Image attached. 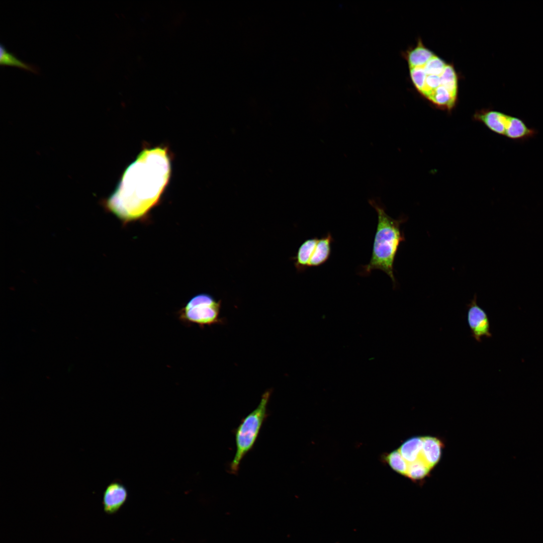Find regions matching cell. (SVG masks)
<instances>
[{"mask_svg":"<svg viewBox=\"0 0 543 543\" xmlns=\"http://www.w3.org/2000/svg\"><path fill=\"white\" fill-rule=\"evenodd\" d=\"M170 160L165 147L143 150L126 169L108 199V209L125 222L143 217L158 202L168 184Z\"/></svg>","mask_w":543,"mask_h":543,"instance_id":"1","label":"cell"},{"mask_svg":"<svg viewBox=\"0 0 543 543\" xmlns=\"http://www.w3.org/2000/svg\"><path fill=\"white\" fill-rule=\"evenodd\" d=\"M368 202L377 213L378 223L370 262L362 266L360 274L367 275L373 270H381L390 277L395 286L393 265L399 245L405 240L400 229L405 220L389 216L378 199H370Z\"/></svg>","mask_w":543,"mask_h":543,"instance_id":"2","label":"cell"},{"mask_svg":"<svg viewBox=\"0 0 543 543\" xmlns=\"http://www.w3.org/2000/svg\"><path fill=\"white\" fill-rule=\"evenodd\" d=\"M271 392L267 390L262 394L258 406L242 419L234 430L236 451L229 465L231 474H237L242 459L256 441L262 424L268 415L267 406Z\"/></svg>","mask_w":543,"mask_h":543,"instance_id":"3","label":"cell"},{"mask_svg":"<svg viewBox=\"0 0 543 543\" xmlns=\"http://www.w3.org/2000/svg\"><path fill=\"white\" fill-rule=\"evenodd\" d=\"M475 118L492 132L514 141H525L538 134L523 119L496 110H482L475 114Z\"/></svg>","mask_w":543,"mask_h":543,"instance_id":"4","label":"cell"},{"mask_svg":"<svg viewBox=\"0 0 543 543\" xmlns=\"http://www.w3.org/2000/svg\"><path fill=\"white\" fill-rule=\"evenodd\" d=\"M221 300L217 301L208 294H199L178 311L177 317L186 326L195 324L204 328L221 322Z\"/></svg>","mask_w":543,"mask_h":543,"instance_id":"5","label":"cell"},{"mask_svg":"<svg viewBox=\"0 0 543 543\" xmlns=\"http://www.w3.org/2000/svg\"><path fill=\"white\" fill-rule=\"evenodd\" d=\"M467 322L472 336L478 342L483 337L491 336L490 322L486 312L477 303L476 295L468 305Z\"/></svg>","mask_w":543,"mask_h":543,"instance_id":"6","label":"cell"},{"mask_svg":"<svg viewBox=\"0 0 543 543\" xmlns=\"http://www.w3.org/2000/svg\"><path fill=\"white\" fill-rule=\"evenodd\" d=\"M128 497V491L120 482L115 481L109 484L103 494L102 504L104 512L108 514L116 513L124 504Z\"/></svg>","mask_w":543,"mask_h":543,"instance_id":"7","label":"cell"},{"mask_svg":"<svg viewBox=\"0 0 543 543\" xmlns=\"http://www.w3.org/2000/svg\"><path fill=\"white\" fill-rule=\"evenodd\" d=\"M422 457L432 470L439 462L444 446L441 438L433 436H422Z\"/></svg>","mask_w":543,"mask_h":543,"instance_id":"8","label":"cell"},{"mask_svg":"<svg viewBox=\"0 0 543 543\" xmlns=\"http://www.w3.org/2000/svg\"><path fill=\"white\" fill-rule=\"evenodd\" d=\"M333 241V239L330 232L318 239L308 263V267L319 266L326 262L331 254V243Z\"/></svg>","mask_w":543,"mask_h":543,"instance_id":"9","label":"cell"},{"mask_svg":"<svg viewBox=\"0 0 543 543\" xmlns=\"http://www.w3.org/2000/svg\"><path fill=\"white\" fill-rule=\"evenodd\" d=\"M318 239L315 237L305 240L299 246L296 255L292 258L298 272H303L308 267V263Z\"/></svg>","mask_w":543,"mask_h":543,"instance_id":"10","label":"cell"},{"mask_svg":"<svg viewBox=\"0 0 543 543\" xmlns=\"http://www.w3.org/2000/svg\"><path fill=\"white\" fill-rule=\"evenodd\" d=\"M422 436H413L404 441L398 448L402 457L408 463L423 459Z\"/></svg>","mask_w":543,"mask_h":543,"instance_id":"11","label":"cell"},{"mask_svg":"<svg viewBox=\"0 0 543 543\" xmlns=\"http://www.w3.org/2000/svg\"><path fill=\"white\" fill-rule=\"evenodd\" d=\"M434 54L419 41L417 46L407 52L405 55L409 68L424 66Z\"/></svg>","mask_w":543,"mask_h":543,"instance_id":"12","label":"cell"},{"mask_svg":"<svg viewBox=\"0 0 543 543\" xmlns=\"http://www.w3.org/2000/svg\"><path fill=\"white\" fill-rule=\"evenodd\" d=\"M431 470L424 460L421 458L408 463L406 477L415 483L422 485L425 479L430 474Z\"/></svg>","mask_w":543,"mask_h":543,"instance_id":"13","label":"cell"},{"mask_svg":"<svg viewBox=\"0 0 543 543\" xmlns=\"http://www.w3.org/2000/svg\"><path fill=\"white\" fill-rule=\"evenodd\" d=\"M427 99L440 108L450 110L455 105L457 97L454 96L444 87L439 86L431 93Z\"/></svg>","mask_w":543,"mask_h":543,"instance_id":"14","label":"cell"},{"mask_svg":"<svg viewBox=\"0 0 543 543\" xmlns=\"http://www.w3.org/2000/svg\"><path fill=\"white\" fill-rule=\"evenodd\" d=\"M382 460L383 462L387 464L393 471L406 477L408 463L402 457L398 449L383 455Z\"/></svg>","mask_w":543,"mask_h":543,"instance_id":"15","label":"cell"},{"mask_svg":"<svg viewBox=\"0 0 543 543\" xmlns=\"http://www.w3.org/2000/svg\"><path fill=\"white\" fill-rule=\"evenodd\" d=\"M441 86L457 97L458 77L452 65L446 64L440 76Z\"/></svg>","mask_w":543,"mask_h":543,"instance_id":"16","label":"cell"},{"mask_svg":"<svg viewBox=\"0 0 543 543\" xmlns=\"http://www.w3.org/2000/svg\"><path fill=\"white\" fill-rule=\"evenodd\" d=\"M0 63L1 65H14L34 73H38V69L35 66L20 60L13 54L8 52L2 44L0 45Z\"/></svg>","mask_w":543,"mask_h":543,"instance_id":"17","label":"cell"},{"mask_svg":"<svg viewBox=\"0 0 543 543\" xmlns=\"http://www.w3.org/2000/svg\"><path fill=\"white\" fill-rule=\"evenodd\" d=\"M446 65L442 59L434 55L422 67L426 75H439L441 74Z\"/></svg>","mask_w":543,"mask_h":543,"instance_id":"18","label":"cell"},{"mask_svg":"<svg viewBox=\"0 0 543 543\" xmlns=\"http://www.w3.org/2000/svg\"><path fill=\"white\" fill-rule=\"evenodd\" d=\"M410 74L415 87L420 93L424 86L426 76L423 67L410 68Z\"/></svg>","mask_w":543,"mask_h":543,"instance_id":"19","label":"cell"}]
</instances>
